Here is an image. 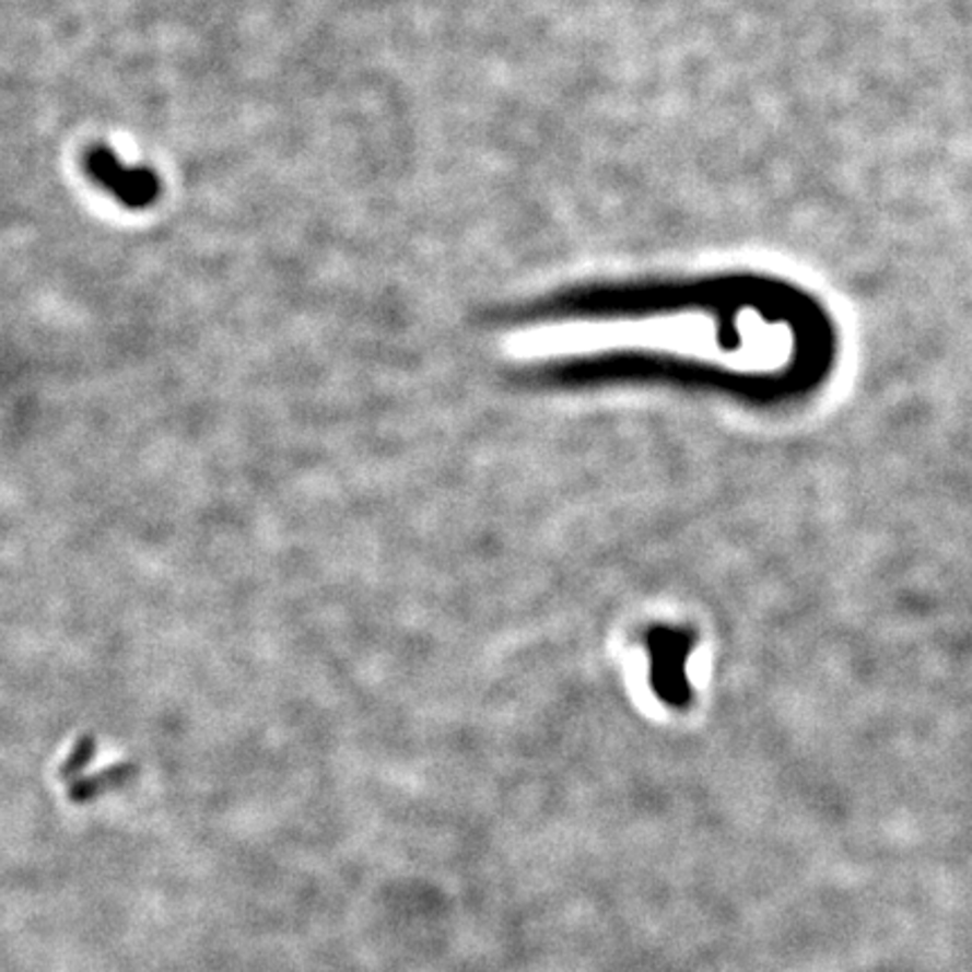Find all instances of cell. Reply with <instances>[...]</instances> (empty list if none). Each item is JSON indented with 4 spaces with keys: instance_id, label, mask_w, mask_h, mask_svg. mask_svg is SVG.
Here are the masks:
<instances>
[{
    "instance_id": "1",
    "label": "cell",
    "mask_w": 972,
    "mask_h": 972,
    "mask_svg": "<svg viewBox=\"0 0 972 972\" xmlns=\"http://www.w3.org/2000/svg\"><path fill=\"white\" fill-rule=\"evenodd\" d=\"M129 772H131V765H118V768H113V770H104V772H99V776H93V780H84V782L77 784L70 791V799L86 801V799L95 797L97 793H102L104 788L122 784L127 776H131Z\"/></svg>"
},
{
    "instance_id": "2",
    "label": "cell",
    "mask_w": 972,
    "mask_h": 972,
    "mask_svg": "<svg viewBox=\"0 0 972 972\" xmlns=\"http://www.w3.org/2000/svg\"><path fill=\"white\" fill-rule=\"evenodd\" d=\"M93 752H95V741H93V736L89 738H84V741L77 746V750L72 752V757L66 761V765L61 768V776L63 780H68L70 774H77L80 772L84 765H89L91 763V759H93Z\"/></svg>"
}]
</instances>
